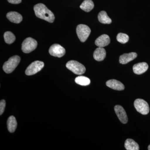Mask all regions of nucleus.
<instances>
[{"label": "nucleus", "instance_id": "obj_25", "mask_svg": "<svg viewBox=\"0 0 150 150\" xmlns=\"http://www.w3.org/2000/svg\"><path fill=\"white\" fill-rule=\"evenodd\" d=\"M148 150H150V145L148 146Z\"/></svg>", "mask_w": 150, "mask_h": 150}, {"label": "nucleus", "instance_id": "obj_4", "mask_svg": "<svg viewBox=\"0 0 150 150\" xmlns=\"http://www.w3.org/2000/svg\"><path fill=\"white\" fill-rule=\"evenodd\" d=\"M91 30L87 25L80 24L76 28V33L81 42H84L87 39Z\"/></svg>", "mask_w": 150, "mask_h": 150}, {"label": "nucleus", "instance_id": "obj_14", "mask_svg": "<svg viewBox=\"0 0 150 150\" xmlns=\"http://www.w3.org/2000/svg\"><path fill=\"white\" fill-rule=\"evenodd\" d=\"M6 17L10 21L13 23H20L23 20L21 15L16 12H10L7 14Z\"/></svg>", "mask_w": 150, "mask_h": 150}, {"label": "nucleus", "instance_id": "obj_20", "mask_svg": "<svg viewBox=\"0 0 150 150\" xmlns=\"http://www.w3.org/2000/svg\"><path fill=\"white\" fill-rule=\"evenodd\" d=\"M75 82L81 86H86L90 83L89 79L84 76H79L75 79Z\"/></svg>", "mask_w": 150, "mask_h": 150}, {"label": "nucleus", "instance_id": "obj_21", "mask_svg": "<svg viewBox=\"0 0 150 150\" xmlns=\"http://www.w3.org/2000/svg\"><path fill=\"white\" fill-rule=\"evenodd\" d=\"M5 41L8 44H10L14 42L16 37L10 31H7L4 34Z\"/></svg>", "mask_w": 150, "mask_h": 150}, {"label": "nucleus", "instance_id": "obj_23", "mask_svg": "<svg viewBox=\"0 0 150 150\" xmlns=\"http://www.w3.org/2000/svg\"><path fill=\"white\" fill-rule=\"evenodd\" d=\"M6 107V101L2 100L0 102V115H1L4 112Z\"/></svg>", "mask_w": 150, "mask_h": 150}, {"label": "nucleus", "instance_id": "obj_3", "mask_svg": "<svg viewBox=\"0 0 150 150\" xmlns=\"http://www.w3.org/2000/svg\"><path fill=\"white\" fill-rule=\"evenodd\" d=\"M66 67L75 74H83L86 71V68L83 65L74 60L69 61L66 64Z\"/></svg>", "mask_w": 150, "mask_h": 150}, {"label": "nucleus", "instance_id": "obj_16", "mask_svg": "<svg viewBox=\"0 0 150 150\" xmlns=\"http://www.w3.org/2000/svg\"><path fill=\"white\" fill-rule=\"evenodd\" d=\"M17 123L16 119L13 116L9 117L7 121V127L8 131L10 133H13L16 130Z\"/></svg>", "mask_w": 150, "mask_h": 150}, {"label": "nucleus", "instance_id": "obj_19", "mask_svg": "<svg viewBox=\"0 0 150 150\" xmlns=\"http://www.w3.org/2000/svg\"><path fill=\"white\" fill-rule=\"evenodd\" d=\"M98 19L100 22L103 24H110L112 22L111 19L108 16L105 11H101L98 15Z\"/></svg>", "mask_w": 150, "mask_h": 150}, {"label": "nucleus", "instance_id": "obj_15", "mask_svg": "<svg viewBox=\"0 0 150 150\" xmlns=\"http://www.w3.org/2000/svg\"><path fill=\"white\" fill-rule=\"evenodd\" d=\"M93 58L95 60L100 62L104 60L106 56V51L103 47L96 48L93 53Z\"/></svg>", "mask_w": 150, "mask_h": 150}, {"label": "nucleus", "instance_id": "obj_11", "mask_svg": "<svg viewBox=\"0 0 150 150\" xmlns=\"http://www.w3.org/2000/svg\"><path fill=\"white\" fill-rule=\"evenodd\" d=\"M95 43L96 46L98 47H104L110 43V37L106 34H103L98 38Z\"/></svg>", "mask_w": 150, "mask_h": 150}, {"label": "nucleus", "instance_id": "obj_2", "mask_svg": "<svg viewBox=\"0 0 150 150\" xmlns=\"http://www.w3.org/2000/svg\"><path fill=\"white\" fill-rule=\"evenodd\" d=\"M21 61L20 57L15 56L11 57L3 66V70L7 74H10L15 69Z\"/></svg>", "mask_w": 150, "mask_h": 150}, {"label": "nucleus", "instance_id": "obj_10", "mask_svg": "<svg viewBox=\"0 0 150 150\" xmlns=\"http://www.w3.org/2000/svg\"><path fill=\"white\" fill-rule=\"evenodd\" d=\"M149 66L146 63L142 62L138 63L134 65L133 69L134 72L137 75H141L144 74L147 71Z\"/></svg>", "mask_w": 150, "mask_h": 150}, {"label": "nucleus", "instance_id": "obj_22", "mask_svg": "<svg viewBox=\"0 0 150 150\" xmlns=\"http://www.w3.org/2000/svg\"><path fill=\"white\" fill-rule=\"evenodd\" d=\"M129 36L127 34L123 33H118L116 37L118 42L123 44L127 43L129 41Z\"/></svg>", "mask_w": 150, "mask_h": 150}, {"label": "nucleus", "instance_id": "obj_12", "mask_svg": "<svg viewBox=\"0 0 150 150\" xmlns=\"http://www.w3.org/2000/svg\"><path fill=\"white\" fill-rule=\"evenodd\" d=\"M137 56V53L131 52L129 54H123L121 55L119 58V62L122 64H126L129 62L136 59Z\"/></svg>", "mask_w": 150, "mask_h": 150}, {"label": "nucleus", "instance_id": "obj_18", "mask_svg": "<svg viewBox=\"0 0 150 150\" xmlns=\"http://www.w3.org/2000/svg\"><path fill=\"white\" fill-rule=\"evenodd\" d=\"M94 5L92 0H85L81 5L80 8L85 11L88 12L93 8Z\"/></svg>", "mask_w": 150, "mask_h": 150}, {"label": "nucleus", "instance_id": "obj_7", "mask_svg": "<svg viewBox=\"0 0 150 150\" xmlns=\"http://www.w3.org/2000/svg\"><path fill=\"white\" fill-rule=\"evenodd\" d=\"M44 64L43 62L40 61H35L31 63L27 67L25 70V73L27 76H31L40 71V70L44 67Z\"/></svg>", "mask_w": 150, "mask_h": 150}, {"label": "nucleus", "instance_id": "obj_8", "mask_svg": "<svg viewBox=\"0 0 150 150\" xmlns=\"http://www.w3.org/2000/svg\"><path fill=\"white\" fill-rule=\"evenodd\" d=\"M49 53L51 56L61 58L65 55L66 50L59 44H54L49 48Z\"/></svg>", "mask_w": 150, "mask_h": 150}, {"label": "nucleus", "instance_id": "obj_9", "mask_svg": "<svg viewBox=\"0 0 150 150\" xmlns=\"http://www.w3.org/2000/svg\"><path fill=\"white\" fill-rule=\"evenodd\" d=\"M114 110L118 119L121 123L126 124L128 122V118L126 111L122 106L120 105H115L114 107Z\"/></svg>", "mask_w": 150, "mask_h": 150}, {"label": "nucleus", "instance_id": "obj_24", "mask_svg": "<svg viewBox=\"0 0 150 150\" xmlns=\"http://www.w3.org/2000/svg\"><path fill=\"white\" fill-rule=\"evenodd\" d=\"M9 3L14 4H17L21 2L22 0H7Z\"/></svg>", "mask_w": 150, "mask_h": 150}, {"label": "nucleus", "instance_id": "obj_6", "mask_svg": "<svg viewBox=\"0 0 150 150\" xmlns=\"http://www.w3.org/2000/svg\"><path fill=\"white\" fill-rule=\"evenodd\" d=\"M134 107L138 112L143 115H147L149 112V107L148 103L144 100L137 99L134 103Z\"/></svg>", "mask_w": 150, "mask_h": 150}, {"label": "nucleus", "instance_id": "obj_5", "mask_svg": "<svg viewBox=\"0 0 150 150\" xmlns=\"http://www.w3.org/2000/svg\"><path fill=\"white\" fill-rule=\"evenodd\" d=\"M37 44V41L35 39L32 38H27L22 44V50L24 53L28 54L35 50Z\"/></svg>", "mask_w": 150, "mask_h": 150}, {"label": "nucleus", "instance_id": "obj_13", "mask_svg": "<svg viewBox=\"0 0 150 150\" xmlns=\"http://www.w3.org/2000/svg\"><path fill=\"white\" fill-rule=\"evenodd\" d=\"M106 86L108 87L117 91L123 90L125 87L121 82L115 79L110 80L106 83Z\"/></svg>", "mask_w": 150, "mask_h": 150}, {"label": "nucleus", "instance_id": "obj_17", "mask_svg": "<svg viewBox=\"0 0 150 150\" xmlns=\"http://www.w3.org/2000/svg\"><path fill=\"white\" fill-rule=\"evenodd\" d=\"M125 147L127 150H139V145L134 140L127 139L125 142Z\"/></svg>", "mask_w": 150, "mask_h": 150}, {"label": "nucleus", "instance_id": "obj_1", "mask_svg": "<svg viewBox=\"0 0 150 150\" xmlns=\"http://www.w3.org/2000/svg\"><path fill=\"white\" fill-rule=\"evenodd\" d=\"M36 16L49 23L54 22L55 16L54 13L43 4H38L34 7Z\"/></svg>", "mask_w": 150, "mask_h": 150}]
</instances>
